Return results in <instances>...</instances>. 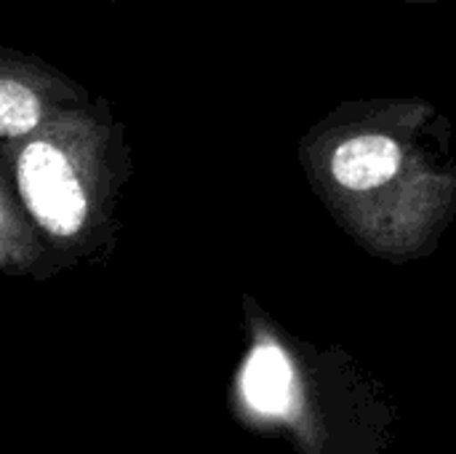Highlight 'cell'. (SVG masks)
Instances as JSON below:
<instances>
[{
    "instance_id": "cell-1",
    "label": "cell",
    "mask_w": 456,
    "mask_h": 454,
    "mask_svg": "<svg viewBox=\"0 0 456 454\" xmlns=\"http://www.w3.org/2000/svg\"><path fill=\"white\" fill-rule=\"evenodd\" d=\"M411 102L345 107L302 144L310 179L369 252L403 260L433 246L456 206V174L417 142Z\"/></svg>"
},
{
    "instance_id": "cell-4",
    "label": "cell",
    "mask_w": 456,
    "mask_h": 454,
    "mask_svg": "<svg viewBox=\"0 0 456 454\" xmlns=\"http://www.w3.org/2000/svg\"><path fill=\"white\" fill-rule=\"evenodd\" d=\"M43 118V102L40 96L13 80V78H0V136L3 139H16L37 128Z\"/></svg>"
},
{
    "instance_id": "cell-3",
    "label": "cell",
    "mask_w": 456,
    "mask_h": 454,
    "mask_svg": "<svg viewBox=\"0 0 456 454\" xmlns=\"http://www.w3.org/2000/svg\"><path fill=\"white\" fill-rule=\"evenodd\" d=\"M243 399L259 415H286L294 393V372L275 343H259L243 367Z\"/></svg>"
},
{
    "instance_id": "cell-2",
    "label": "cell",
    "mask_w": 456,
    "mask_h": 454,
    "mask_svg": "<svg viewBox=\"0 0 456 454\" xmlns=\"http://www.w3.org/2000/svg\"><path fill=\"white\" fill-rule=\"evenodd\" d=\"M16 185L35 222L53 238H72L88 217L86 187L67 153L53 142H32L19 153Z\"/></svg>"
}]
</instances>
